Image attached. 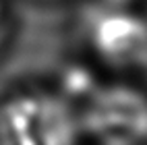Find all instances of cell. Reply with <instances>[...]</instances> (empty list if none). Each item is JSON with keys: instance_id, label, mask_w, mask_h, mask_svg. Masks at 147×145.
I'll return each instance as SVG.
<instances>
[{"instance_id": "1", "label": "cell", "mask_w": 147, "mask_h": 145, "mask_svg": "<svg viewBox=\"0 0 147 145\" xmlns=\"http://www.w3.org/2000/svg\"><path fill=\"white\" fill-rule=\"evenodd\" d=\"M81 133L64 91L23 85L0 95V145H77Z\"/></svg>"}, {"instance_id": "3", "label": "cell", "mask_w": 147, "mask_h": 145, "mask_svg": "<svg viewBox=\"0 0 147 145\" xmlns=\"http://www.w3.org/2000/svg\"><path fill=\"white\" fill-rule=\"evenodd\" d=\"M87 42L104 66L135 71L147 66V19L131 8L104 6L87 25Z\"/></svg>"}, {"instance_id": "4", "label": "cell", "mask_w": 147, "mask_h": 145, "mask_svg": "<svg viewBox=\"0 0 147 145\" xmlns=\"http://www.w3.org/2000/svg\"><path fill=\"white\" fill-rule=\"evenodd\" d=\"M15 31V19L8 0H0V56L4 54V50L11 44V37Z\"/></svg>"}, {"instance_id": "5", "label": "cell", "mask_w": 147, "mask_h": 145, "mask_svg": "<svg viewBox=\"0 0 147 145\" xmlns=\"http://www.w3.org/2000/svg\"><path fill=\"white\" fill-rule=\"evenodd\" d=\"M104 6H114V8H131L137 0H100Z\"/></svg>"}, {"instance_id": "2", "label": "cell", "mask_w": 147, "mask_h": 145, "mask_svg": "<svg viewBox=\"0 0 147 145\" xmlns=\"http://www.w3.org/2000/svg\"><path fill=\"white\" fill-rule=\"evenodd\" d=\"M81 129L106 145H135L147 137V95L131 87H102L85 95L77 108Z\"/></svg>"}]
</instances>
